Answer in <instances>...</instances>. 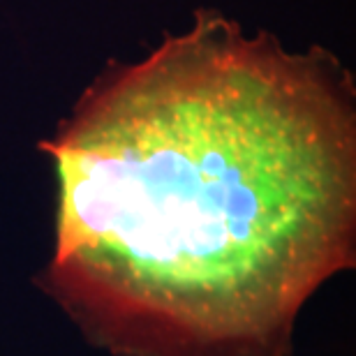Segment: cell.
Here are the masks:
<instances>
[{"label":"cell","mask_w":356,"mask_h":356,"mask_svg":"<svg viewBox=\"0 0 356 356\" xmlns=\"http://www.w3.org/2000/svg\"><path fill=\"white\" fill-rule=\"evenodd\" d=\"M54 287L137 356H277L352 264L356 125L331 54L216 12L106 74L51 144Z\"/></svg>","instance_id":"6da1fadb"}]
</instances>
